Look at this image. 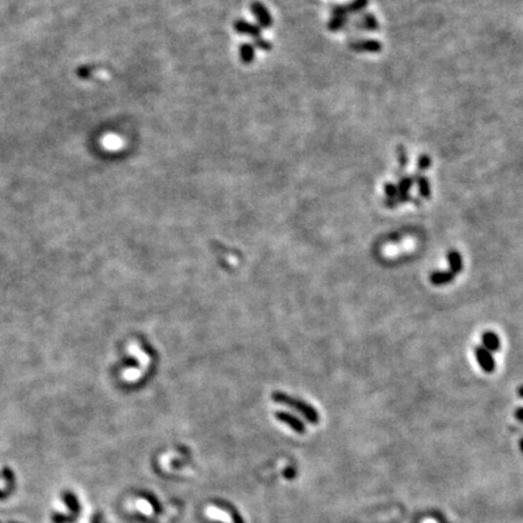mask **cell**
Masks as SVG:
<instances>
[{
    "instance_id": "obj_5",
    "label": "cell",
    "mask_w": 523,
    "mask_h": 523,
    "mask_svg": "<svg viewBox=\"0 0 523 523\" xmlns=\"http://www.w3.org/2000/svg\"><path fill=\"white\" fill-rule=\"evenodd\" d=\"M234 29L238 33H240V34L250 35L253 39L261 38L262 34V28L260 26L250 23V22L245 21V20H236L234 22Z\"/></svg>"
},
{
    "instance_id": "obj_1",
    "label": "cell",
    "mask_w": 523,
    "mask_h": 523,
    "mask_svg": "<svg viewBox=\"0 0 523 523\" xmlns=\"http://www.w3.org/2000/svg\"><path fill=\"white\" fill-rule=\"evenodd\" d=\"M271 397H273L274 401L281 403V405L289 406V407L297 410L298 412H301L304 417L308 419V420L313 421V423H316L317 419H319L317 418L316 411H315L311 406H309L308 403L304 402V401L292 397V396L286 395V393H283V392H274Z\"/></svg>"
},
{
    "instance_id": "obj_18",
    "label": "cell",
    "mask_w": 523,
    "mask_h": 523,
    "mask_svg": "<svg viewBox=\"0 0 523 523\" xmlns=\"http://www.w3.org/2000/svg\"><path fill=\"white\" fill-rule=\"evenodd\" d=\"M253 42H255V47H258L260 50H263V51H270L271 50V44L269 42H266L265 39H263V38H257V39H253Z\"/></svg>"
},
{
    "instance_id": "obj_13",
    "label": "cell",
    "mask_w": 523,
    "mask_h": 523,
    "mask_svg": "<svg viewBox=\"0 0 523 523\" xmlns=\"http://www.w3.org/2000/svg\"><path fill=\"white\" fill-rule=\"evenodd\" d=\"M368 0H354L350 4L344 5V9L347 11V14H356V12L361 11L365 7L367 6Z\"/></svg>"
},
{
    "instance_id": "obj_12",
    "label": "cell",
    "mask_w": 523,
    "mask_h": 523,
    "mask_svg": "<svg viewBox=\"0 0 523 523\" xmlns=\"http://www.w3.org/2000/svg\"><path fill=\"white\" fill-rule=\"evenodd\" d=\"M356 26L359 28H364L366 30H375L379 27V23H378L377 19L372 14H367L360 20V22H357Z\"/></svg>"
},
{
    "instance_id": "obj_9",
    "label": "cell",
    "mask_w": 523,
    "mask_h": 523,
    "mask_svg": "<svg viewBox=\"0 0 523 523\" xmlns=\"http://www.w3.org/2000/svg\"><path fill=\"white\" fill-rule=\"evenodd\" d=\"M448 262H449V270L457 275L463 269V258H461L460 253L458 251H449L448 253Z\"/></svg>"
},
{
    "instance_id": "obj_19",
    "label": "cell",
    "mask_w": 523,
    "mask_h": 523,
    "mask_svg": "<svg viewBox=\"0 0 523 523\" xmlns=\"http://www.w3.org/2000/svg\"><path fill=\"white\" fill-rule=\"evenodd\" d=\"M431 165V159L429 157L428 155H421L420 157H419V161H418V169L420 170V171H425V170H428L429 167H430Z\"/></svg>"
},
{
    "instance_id": "obj_20",
    "label": "cell",
    "mask_w": 523,
    "mask_h": 523,
    "mask_svg": "<svg viewBox=\"0 0 523 523\" xmlns=\"http://www.w3.org/2000/svg\"><path fill=\"white\" fill-rule=\"evenodd\" d=\"M397 154H398V162H400L401 167H405L408 162V156H407V153H406L405 148H403V147H400L397 151Z\"/></svg>"
},
{
    "instance_id": "obj_15",
    "label": "cell",
    "mask_w": 523,
    "mask_h": 523,
    "mask_svg": "<svg viewBox=\"0 0 523 523\" xmlns=\"http://www.w3.org/2000/svg\"><path fill=\"white\" fill-rule=\"evenodd\" d=\"M347 17H343V16H333L332 17L331 21L328 22V29L332 30V32H336V30H339L340 28L344 27V24L347 23Z\"/></svg>"
},
{
    "instance_id": "obj_16",
    "label": "cell",
    "mask_w": 523,
    "mask_h": 523,
    "mask_svg": "<svg viewBox=\"0 0 523 523\" xmlns=\"http://www.w3.org/2000/svg\"><path fill=\"white\" fill-rule=\"evenodd\" d=\"M413 182L414 181H413V178H411V177H405V178L401 179L400 183L397 185L398 194H408L410 189L412 188Z\"/></svg>"
},
{
    "instance_id": "obj_2",
    "label": "cell",
    "mask_w": 523,
    "mask_h": 523,
    "mask_svg": "<svg viewBox=\"0 0 523 523\" xmlns=\"http://www.w3.org/2000/svg\"><path fill=\"white\" fill-rule=\"evenodd\" d=\"M251 12L255 15L261 28H269L273 26V16H271L269 10L265 7V5H263L262 2H252V4H251Z\"/></svg>"
},
{
    "instance_id": "obj_17",
    "label": "cell",
    "mask_w": 523,
    "mask_h": 523,
    "mask_svg": "<svg viewBox=\"0 0 523 523\" xmlns=\"http://www.w3.org/2000/svg\"><path fill=\"white\" fill-rule=\"evenodd\" d=\"M384 190H385V195H387L388 199H395V197H397V195H398L397 185H395L392 183H387L384 187Z\"/></svg>"
},
{
    "instance_id": "obj_6",
    "label": "cell",
    "mask_w": 523,
    "mask_h": 523,
    "mask_svg": "<svg viewBox=\"0 0 523 523\" xmlns=\"http://www.w3.org/2000/svg\"><path fill=\"white\" fill-rule=\"evenodd\" d=\"M482 347L491 352H496L500 348V339L497 333L492 331H487L482 334Z\"/></svg>"
},
{
    "instance_id": "obj_11",
    "label": "cell",
    "mask_w": 523,
    "mask_h": 523,
    "mask_svg": "<svg viewBox=\"0 0 523 523\" xmlns=\"http://www.w3.org/2000/svg\"><path fill=\"white\" fill-rule=\"evenodd\" d=\"M276 418L279 419V420L283 421V423H286L287 425L291 426L292 429H294L296 431H298V433H304V425L302 424V421H299L298 419H296L294 417H292V415L287 414V413H283V412H276Z\"/></svg>"
},
{
    "instance_id": "obj_14",
    "label": "cell",
    "mask_w": 523,
    "mask_h": 523,
    "mask_svg": "<svg viewBox=\"0 0 523 523\" xmlns=\"http://www.w3.org/2000/svg\"><path fill=\"white\" fill-rule=\"evenodd\" d=\"M417 182H418L419 193H420L421 196L425 197V199H429L431 194V189H430V183H429L428 178H425V177H418Z\"/></svg>"
},
{
    "instance_id": "obj_4",
    "label": "cell",
    "mask_w": 523,
    "mask_h": 523,
    "mask_svg": "<svg viewBox=\"0 0 523 523\" xmlns=\"http://www.w3.org/2000/svg\"><path fill=\"white\" fill-rule=\"evenodd\" d=\"M350 49L357 52H379L382 51V44L377 40H356L350 43Z\"/></svg>"
},
{
    "instance_id": "obj_3",
    "label": "cell",
    "mask_w": 523,
    "mask_h": 523,
    "mask_svg": "<svg viewBox=\"0 0 523 523\" xmlns=\"http://www.w3.org/2000/svg\"><path fill=\"white\" fill-rule=\"evenodd\" d=\"M475 355H476L477 362H479V365L484 372H494V370H496V361H494L491 351L484 349L483 347H477L476 349H475Z\"/></svg>"
},
{
    "instance_id": "obj_22",
    "label": "cell",
    "mask_w": 523,
    "mask_h": 523,
    "mask_svg": "<svg viewBox=\"0 0 523 523\" xmlns=\"http://www.w3.org/2000/svg\"><path fill=\"white\" fill-rule=\"evenodd\" d=\"M516 415H517V418L520 419V420L523 421V407L519 408V410L516 411Z\"/></svg>"
},
{
    "instance_id": "obj_7",
    "label": "cell",
    "mask_w": 523,
    "mask_h": 523,
    "mask_svg": "<svg viewBox=\"0 0 523 523\" xmlns=\"http://www.w3.org/2000/svg\"><path fill=\"white\" fill-rule=\"evenodd\" d=\"M454 274L449 271H434L430 275V281L435 286H442L452 283L454 279Z\"/></svg>"
},
{
    "instance_id": "obj_24",
    "label": "cell",
    "mask_w": 523,
    "mask_h": 523,
    "mask_svg": "<svg viewBox=\"0 0 523 523\" xmlns=\"http://www.w3.org/2000/svg\"><path fill=\"white\" fill-rule=\"evenodd\" d=\"M519 393H520V396H521V397H523V387H520Z\"/></svg>"
},
{
    "instance_id": "obj_8",
    "label": "cell",
    "mask_w": 523,
    "mask_h": 523,
    "mask_svg": "<svg viewBox=\"0 0 523 523\" xmlns=\"http://www.w3.org/2000/svg\"><path fill=\"white\" fill-rule=\"evenodd\" d=\"M206 516L211 520H215V521H220L223 523H234L232 517L227 514V512L222 511V510L217 509L215 506H209L205 511Z\"/></svg>"
},
{
    "instance_id": "obj_10",
    "label": "cell",
    "mask_w": 523,
    "mask_h": 523,
    "mask_svg": "<svg viewBox=\"0 0 523 523\" xmlns=\"http://www.w3.org/2000/svg\"><path fill=\"white\" fill-rule=\"evenodd\" d=\"M256 55L255 45L251 44H242L239 47V56H240L241 62L245 65H250L253 62Z\"/></svg>"
},
{
    "instance_id": "obj_21",
    "label": "cell",
    "mask_w": 523,
    "mask_h": 523,
    "mask_svg": "<svg viewBox=\"0 0 523 523\" xmlns=\"http://www.w3.org/2000/svg\"><path fill=\"white\" fill-rule=\"evenodd\" d=\"M137 509L141 510L142 512H146L147 515H151L152 511H153L151 505H149L147 501H144V500H139V501L137 502Z\"/></svg>"
},
{
    "instance_id": "obj_23",
    "label": "cell",
    "mask_w": 523,
    "mask_h": 523,
    "mask_svg": "<svg viewBox=\"0 0 523 523\" xmlns=\"http://www.w3.org/2000/svg\"><path fill=\"white\" fill-rule=\"evenodd\" d=\"M421 523H438V522L434 519H426V520H423V522Z\"/></svg>"
}]
</instances>
